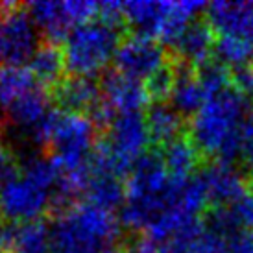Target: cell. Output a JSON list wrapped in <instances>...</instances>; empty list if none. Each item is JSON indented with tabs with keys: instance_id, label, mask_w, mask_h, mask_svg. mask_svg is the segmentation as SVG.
<instances>
[{
	"instance_id": "obj_1",
	"label": "cell",
	"mask_w": 253,
	"mask_h": 253,
	"mask_svg": "<svg viewBox=\"0 0 253 253\" xmlns=\"http://www.w3.org/2000/svg\"><path fill=\"white\" fill-rule=\"evenodd\" d=\"M250 111V100L231 85L205 102L189 122V139L204 161L235 165L242 157L240 129Z\"/></svg>"
},
{
	"instance_id": "obj_2",
	"label": "cell",
	"mask_w": 253,
	"mask_h": 253,
	"mask_svg": "<svg viewBox=\"0 0 253 253\" xmlns=\"http://www.w3.org/2000/svg\"><path fill=\"white\" fill-rule=\"evenodd\" d=\"M127 176L120 224L131 231L144 233L155 218L176 207L185 179L170 177L159 150H148L141 155Z\"/></svg>"
},
{
	"instance_id": "obj_3",
	"label": "cell",
	"mask_w": 253,
	"mask_h": 253,
	"mask_svg": "<svg viewBox=\"0 0 253 253\" xmlns=\"http://www.w3.org/2000/svg\"><path fill=\"white\" fill-rule=\"evenodd\" d=\"M52 218V253H107L119 246V218L85 200Z\"/></svg>"
},
{
	"instance_id": "obj_4",
	"label": "cell",
	"mask_w": 253,
	"mask_h": 253,
	"mask_svg": "<svg viewBox=\"0 0 253 253\" xmlns=\"http://www.w3.org/2000/svg\"><path fill=\"white\" fill-rule=\"evenodd\" d=\"M57 170L50 157H32L21 176L0 189V216L7 222H32L50 211Z\"/></svg>"
},
{
	"instance_id": "obj_5",
	"label": "cell",
	"mask_w": 253,
	"mask_h": 253,
	"mask_svg": "<svg viewBox=\"0 0 253 253\" xmlns=\"http://www.w3.org/2000/svg\"><path fill=\"white\" fill-rule=\"evenodd\" d=\"M120 24L102 17L74 28L65 39V67L71 76H91L106 69L122 41Z\"/></svg>"
},
{
	"instance_id": "obj_6",
	"label": "cell",
	"mask_w": 253,
	"mask_h": 253,
	"mask_svg": "<svg viewBox=\"0 0 253 253\" xmlns=\"http://www.w3.org/2000/svg\"><path fill=\"white\" fill-rule=\"evenodd\" d=\"M26 6L0 2V69L22 67L41 44V36Z\"/></svg>"
},
{
	"instance_id": "obj_7",
	"label": "cell",
	"mask_w": 253,
	"mask_h": 253,
	"mask_svg": "<svg viewBox=\"0 0 253 253\" xmlns=\"http://www.w3.org/2000/svg\"><path fill=\"white\" fill-rule=\"evenodd\" d=\"M172 59V52L159 41L146 36H127L115 52V71L139 82H148Z\"/></svg>"
},
{
	"instance_id": "obj_8",
	"label": "cell",
	"mask_w": 253,
	"mask_h": 253,
	"mask_svg": "<svg viewBox=\"0 0 253 253\" xmlns=\"http://www.w3.org/2000/svg\"><path fill=\"white\" fill-rule=\"evenodd\" d=\"M100 102L107 111L115 115L142 113L152 104L146 85L117 72L115 69L100 78Z\"/></svg>"
},
{
	"instance_id": "obj_9",
	"label": "cell",
	"mask_w": 253,
	"mask_h": 253,
	"mask_svg": "<svg viewBox=\"0 0 253 253\" xmlns=\"http://www.w3.org/2000/svg\"><path fill=\"white\" fill-rule=\"evenodd\" d=\"M205 21L212 34L233 37L253 44V2L218 0L207 6Z\"/></svg>"
},
{
	"instance_id": "obj_10",
	"label": "cell",
	"mask_w": 253,
	"mask_h": 253,
	"mask_svg": "<svg viewBox=\"0 0 253 253\" xmlns=\"http://www.w3.org/2000/svg\"><path fill=\"white\" fill-rule=\"evenodd\" d=\"M198 176L204 183L207 204L211 209L229 205L250 189L246 177L240 174V170H237L235 165L227 163L211 161L202 169Z\"/></svg>"
},
{
	"instance_id": "obj_11",
	"label": "cell",
	"mask_w": 253,
	"mask_h": 253,
	"mask_svg": "<svg viewBox=\"0 0 253 253\" xmlns=\"http://www.w3.org/2000/svg\"><path fill=\"white\" fill-rule=\"evenodd\" d=\"M50 96L59 111L91 115L100 104V84L91 76H65L50 89Z\"/></svg>"
},
{
	"instance_id": "obj_12",
	"label": "cell",
	"mask_w": 253,
	"mask_h": 253,
	"mask_svg": "<svg viewBox=\"0 0 253 253\" xmlns=\"http://www.w3.org/2000/svg\"><path fill=\"white\" fill-rule=\"evenodd\" d=\"M50 102H52L50 92L42 85H37L36 89L28 91L21 98L13 100L9 106L4 107L6 120L11 126L24 129L30 137L44 122L50 113L54 111Z\"/></svg>"
},
{
	"instance_id": "obj_13",
	"label": "cell",
	"mask_w": 253,
	"mask_h": 253,
	"mask_svg": "<svg viewBox=\"0 0 253 253\" xmlns=\"http://www.w3.org/2000/svg\"><path fill=\"white\" fill-rule=\"evenodd\" d=\"M26 11L50 42L61 44V41H65L67 36L76 28L67 2H56V0L32 2L26 6Z\"/></svg>"
},
{
	"instance_id": "obj_14",
	"label": "cell",
	"mask_w": 253,
	"mask_h": 253,
	"mask_svg": "<svg viewBox=\"0 0 253 253\" xmlns=\"http://www.w3.org/2000/svg\"><path fill=\"white\" fill-rule=\"evenodd\" d=\"M169 100L170 106L185 120L192 119L202 109V106L207 102V94L196 76V67L181 63L177 59L176 78H174V85H172Z\"/></svg>"
},
{
	"instance_id": "obj_15",
	"label": "cell",
	"mask_w": 253,
	"mask_h": 253,
	"mask_svg": "<svg viewBox=\"0 0 253 253\" xmlns=\"http://www.w3.org/2000/svg\"><path fill=\"white\" fill-rule=\"evenodd\" d=\"M214 50V34L207 21H194L185 28L177 41L172 44V56L181 63L200 67L211 59Z\"/></svg>"
},
{
	"instance_id": "obj_16",
	"label": "cell",
	"mask_w": 253,
	"mask_h": 253,
	"mask_svg": "<svg viewBox=\"0 0 253 253\" xmlns=\"http://www.w3.org/2000/svg\"><path fill=\"white\" fill-rule=\"evenodd\" d=\"M172 2H150V0H135V2H122L124 22H127L135 34L146 36L152 39H159L165 22L169 19Z\"/></svg>"
},
{
	"instance_id": "obj_17",
	"label": "cell",
	"mask_w": 253,
	"mask_h": 253,
	"mask_svg": "<svg viewBox=\"0 0 253 253\" xmlns=\"http://www.w3.org/2000/svg\"><path fill=\"white\" fill-rule=\"evenodd\" d=\"M144 119L150 133V142H154L155 148L176 141L177 137L185 135V129L189 127L187 120L167 102H152L148 106Z\"/></svg>"
},
{
	"instance_id": "obj_18",
	"label": "cell",
	"mask_w": 253,
	"mask_h": 253,
	"mask_svg": "<svg viewBox=\"0 0 253 253\" xmlns=\"http://www.w3.org/2000/svg\"><path fill=\"white\" fill-rule=\"evenodd\" d=\"M159 155H161L167 172L174 179H189L196 176L194 172L200 167V163L204 161V157L200 155V152L187 135H181L176 141L161 146Z\"/></svg>"
},
{
	"instance_id": "obj_19",
	"label": "cell",
	"mask_w": 253,
	"mask_h": 253,
	"mask_svg": "<svg viewBox=\"0 0 253 253\" xmlns=\"http://www.w3.org/2000/svg\"><path fill=\"white\" fill-rule=\"evenodd\" d=\"M28 69L44 89H46V85L54 89L65 78V71H67L61 44L50 41L41 42L39 48L36 50V54L30 59Z\"/></svg>"
},
{
	"instance_id": "obj_20",
	"label": "cell",
	"mask_w": 253,
	"mask_h": 253,
	"mask_svg": "<svg viewBox=\"0 0 253 253\" xmlns=\"http://www.w3.org/2000/svg\"><path fill=\"white\" fill-rule=\"evenodd\" d=\"M124 200H126V185L120 177L106 172H91L85 202L115 212L117 209H122Z\"/></svg>"
},
{
	"instance_id": "obj_21",
	"label": "cell",
	"mask_w": 253,
	"mask_h": 253,
	"mask_svg": "<svg viewBox=\"0 0 253 253\" xmlns=\"http://www.w3.org/2000/svg\"><path fill=\"white\" fill-rule=\"evenodd\" d=\"M15 253H52L50 224L41 218L17 224Z\"/></svg>"
},
{
	"instance_id": "obj_22",
	"label": "cell",
	"mask_w": 253,
	"mask_h": 253,
	"mask_svg": "<svg viewBox=\"0 0 253 253\" xmlns=\"http://www.w3.org/2000/svg\"><path fill=\"white\" fill-rule=\"evenodd\" d=\"M37 85L41 84L26 67L0 69V104H2V107L9 106L13 100L21 98L22 94L36 89Z\"/></svg>"
},
{
	"instance_id": "obj_23",
	"label": "cell",
	"mask_w": 253,
	"mask_h": 253,
	"mask_svg": "<svg viewBox=\"0 0 253 253\" xmlns=\"http://www.w3.org/2000/svg\"><path fill=\"white\" fill-rule=\"evenodd\" d=\"M212 54L216 57V61L225 65L227 69H233V67L248 65V61L253 57V44L240 39H233V37H220L214 42Z\"/></svg>"
},
{
	"instance_id": "obj_24",
	"label": "cell",
	"mask_w": 253,
	"mask_h": 253,
	"mask_svg": "<svg viewBox=\"0 0 253 253\" xmlns=\"http://www.w3.org/2000/svg\"><path fill=\"white\" fill-rule=\"evenodd\" d=\"M196 76L204 87L207 100L229 87V69L216 59H209L196 67Z\"/></svg>"
},
{
	"instance_id": "obj_25",
	"label": "cell",
	"mask_w": 253,
	"mask_h": 253,
	"mask_svg": "<svg viewBox=\"0 0 253 253\" xmlns=\"http://www.w3.org/2000/svg\"><path fill=\"white\" fill-rule=\"evenodd\" d=\"M190 253H231V240L204 224V229L194 240Z\"/></svg>"
},
{
	"instance_id": "obj_26",
	"label": "cell",
	"mask_w": 253,
	"mask_h": 253,
	"mask_svg": "<svg viewBox=\"0 0 253 253\" xmlns=\"http://www.w3.org/2000/svg\"><path fill=\"white\" fill-rule=\"evenodd\" d=\"M22 167L19 165L15 154L6 146L0 142V189L6 187L7 183L15 181L17 177L21 176Z\"/></svg>"
},
{
	"instance_id": "obj_27",
	"label": "cell",
	"mask_w": 253,
	"mask_h": 253,
	"mask_svg": "<svg viewBox=\"0 0 253 253\" xmlns=\"http://www.w3.org/2000/svg\"><path fill=\"white\" fill-rule=\"evenodd\" d=\"M229 84L235 91H239L248 100L253 98V67L240 65L229 69Z\"/></svg>"
},
{
	"instance_id": "obj_28",
	"label": "cell",
	"mask_w": 253,
	"mask_h": 253,
	"mask_svg": "<svg viewBox=\"0 0 253 253\" xmlns=\"http://www.w3.org/2000/svg\"><path fill=\"white\" fill-rule=\"evenodd\" d=\"M240 135H242V159L248 161V165H253V111H250L244 120Z\"/></svg>"
},
{
	"instance_id": "obj_29",
	"label": "cell",
	"mask_w": 253,
	"mask_h": 253,
	"mask_svg": "<svg viewBox=\"0 0 253 253\" xmlns=\"http://www.w3.org/2000/svg\"><path fill=\"white\" fill-rule=\"evenodd\" d=\"M231 253H253V231L231 240Z\"/></svg>"
},
{
	"instance_id": "obj_30",
	"label": "cell",
	"mask_w": 253,
	"mask_h": 253,
	"mask_svg": "<svg viewBox=\"0 0 253 253\" xmlns=\"http://www.w3.org/2000/svg\"><path fill=\"white\" fill-rule=\"evenodd\" d=\"M246 181H248V187H250V190L253 192V165H250V170H248Z\"/></svg>"
},
{
	"instance_id": "obj_31",
	"label": "cell",
	"mask_w": 253,
	"mask_h": 253,
	"mask_svg": "<svg viewBox=\"0 0 253 253\" xmlns=\"http://www.w3.org/2000/svg\"><path fill=\"white\" fill-rule=\"evenodd\" d=\"M252 67H253V57H252Z\"/></svg>"
}]
</instances>
